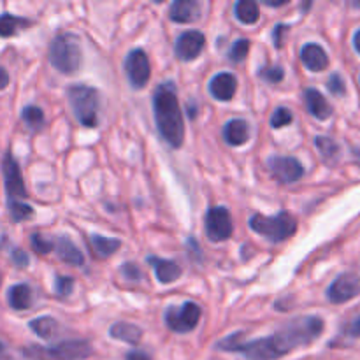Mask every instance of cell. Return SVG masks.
Wrapping results in <instances>:
<instances>
[{"label": "cell", "instance_id": "obj_1", "mask_svg": "<svg viewBox=\"0 0 360 360\" xmlns=\"http://www.w3.org/2000/svg\"><path fill=\"white\" fill-rule=\"evenodd\" d=\"M323 333V320L319 316H297L267 338L243 343L238 354L246 360H278L292 350L308 347Z\"/></svg>", "mask_w": 360, "mask_h": 360}, {"label": "cell", "instance_id": "obj_2", "mask_svg": "<svg viewBox=\"0 0 360 360\" xmlns=\"http://www.w3.org/2000/svg\"><path fill=\"white\" fill-rule=\"evenodd\" d=\"M155 123L162 139L171 148H181L185 141V122L179 108L176 86L172 83L158 84L153 95Z\"/></svg>", "mask_w": 360, "mask_h": 360}, {"label": "cell", "instance_id": "obj_3", "mask_svg": "<svg viewBox=\"0 0 360 360\" xmlns=\"http://www.w3.org/2000/svg\"><path fill=\"white\" fill-rule=\"evenodd\" d=\"M248 225L255 234L269 239L271 243H283L297 232V220L288 211H281L276 217L255 213L248 220Z\"/></svg>", "mask_w": 360, "mask_h": 360}, {"label": "cell", "instance_id": "obj_4", "mask_svg": "<svg viewBox=\"0 0 360 360\" xmlns=\"http://www.w3.org/2000/svg\"><path fill=\"white\" fill-rule=\"evenodd\" d=\"M49 62L60 74H76L81 65L79 41L74 34H62L49 46Z\"/></svg>", "mask_w": 360, "mask_h": 360}, {"label": "cell", "instance_id": "obj_5", "mask_svg": "<svg viewBox=\"0 0 360 360\" xmlns=\"http://www.w3.org/2000/svg\"><path fill=\"white\" fill-rule=\"evenodd\" d=\"M74 116L83 127L94 129L98 123V91L86 84H72L67 88Z\"/></svg>", "mask_w": 360, "mask_h": 360}, {"label": "cell", "instance_id": "obj_6", "mask_svg": "<svg viewBox=\"0 0 360 360\" xmlns=\"http://www.w3.org/2000/svg\"><path fill=\"white\" fill-rule=\"evenodd\" d=\"M27 354L34 360H86L94 354V348L90 341L70 340L53 345L49 348L32 347Z\"/></svg>", "mask_w": 360, "mask_h": 360}, {"label": "cell", "instance_id": "obj_7", "mask_svg": "<svg viewBox=\"0 0 360 360\" xmlns=\"http://www.w3.org/2000/svg\"><path fill=\"white\" fill-rule=\"evenodd\" d=\"M200 308L195 302H185L181 306H169L164 313L165 326L178 334L192 333L200 320Z\"/></svg>", "mask_w": 360, "mask_h": 360}, {"label": "cell", "instance_id": "obj_8", "mask_svg": "<svg viewBox=\"0 0 360 360\" xmlns=\"http://www.w3.org/2000/svg\"><path fill=\"white\" fill-rule=\"evenodd\" d=\"M204 224H206V236L210 241L220 243L225 241L232 236L234 231V225H232V217L229 213L227 207H211L206 213L204 218Z\"/></svg>", "mask_w": 360, "mask_h": 360}, {"label": "cell", "instance_id": "obj_9", "mask_svg": "<svg viewBox=\"0 0 360 360\" xmlns=\"http://www.w3.org/2000/svg\"><path fill=\"white\" fill-rule=\"evenodd\" d=\"M125 74L134 88H144L150 81L151 65L143 49H134L125 58Z\"/></svg>", "mask_w": 360, "mask_h": 360}, {"label": "cell", "instance_id": "obj_10", "mask_svg": "<svg viewBox=\"0 0 360 360\" xmlns=\"http://www.w3.org/2000/svg\"><path fill=\"white\" fill-rule=\"evenodd\" d=\"M360 294V276L354 273H347L338 276L336 280L330 283L329 290H327V299L333 304H345V302L352 301Z\"/></svg>", "mask_w": 360, "mask_h": 360}, {"label": "cell", "instance_id": "obj_11", "mask_svg": "<svg viewBox=\"0 0 360 360\" xmlns=\"http://www.w3.org/2000/svg\"><path fill=\"white\" fill-rule=\"evenodd\" d=\"M2 174L4 183H6V192L9 200H20L27 197V188H25L23 176H21L20 165L14 160L11 153H6L2 160Z\"/></svg>", "mask_w": 360, "mask_h": 360}, {"label": "cell", "instance_id": "obj_12", "mask_svg": "<svg viewBox=\"0 0 360 360\" xmlns=\"http://www.w3.org/2000/svg\"><path fill=\"white\" fill-rule=\"evenodd\" d=\"M267 165H269V171L273 172L274 178L283 185L299 181L304 176V167L294 157H278L276 155V157H271L267 160Z\"/></svg>", "mask_w": 360, "mask_h": 360}, {"label": "cell", "instance_id": "obj_13", "mask_svg": "<svg viewBox=\"0 0 360 360\" xmlns=\"http://www.w3.org/2000/svg\"><path fill=\"white\" fill-rule=\"evenodd\" d=\"M204 44H206L204 34L197 30L183 32L174 44L176 58L181 60V62H192V60H195L202 53Z\"/></svg>", "mask_w": 360, "mask_h": 360}, {"label": "cell", "instance_id": "obj_14", "mask_svg": "<svg viewBox=\"0 0 360 360\" xmlns=\"http://www.w3.org/2000/svg\"><path fill=\"white\" fill-rule=\"evenodd\" d=\"M236 90H238V79L231 72L217 74L210 83V94L217 101L221 102L232 101V97L236 95Z\"/></svg>", "mask_w": 360, "mask_h": 360}, {"label": "cell", "instance_id": "obj_15", "mask_svg": "<svg viewBox=\"0 0 360 360\" xmlns=\"http://www.w3.org/2000/svg\"><path fill=\"white\" fill-rule=\"evenodd\" d=\"M169 18L176 23H193L200 18V4L195 0H176L169 7Z\"/></svg>", "mask_w": 360, "mask_h": 360}, {"label": "cell", "instance_id": "obj_16", "mask_svg": "<svg viewBox=\"0 0 360 360\" xmlns=\"http://www.w3.org/2000/svg\"><path fill=\"white\" fill-rule=\"evenodd\" d=\"M304 104L309 115L316 120H329L333 116V105L327 102V98L315 88H308L304 91Z\"/></svg>", "mask_w": 360, "mask_h": 360}, {"label": "cell", "instance_id": "obj_17", "mask_svg": "<svg viewBox=\"0 0 360 360\" xmlns=\"http://www.w3.org/2000/svg\"><path fill=\"white\" fill-rule=\"evenodd\" d=\"M301 58L302 63L311 72H322L329 67V56H327L326 49L320 44H315V42H309L301 49Z\"/></svg>", "mask_w": 360, "mask_h": 360}, {"label": "cell", "instance_id": "obj_18", "mask_svg": "<svg viewBox=\"0 0 360 360\" xmlns=\"http://www.w3.org/2000/svg\"><path fill=\"white\" fill-rule=\"evenodd\" d=\"M148 264L153 267L157 280L164 285L174 283V281L181 276V267H179L174 260L158 259V257H148Z\"/></svg>", "mask_w": 360, "mask_h": 360}, {"label": "cell", "instance_id": "obj_19", "mask_svg": "<svg viewBox=\"0 0 360 360\" xmlns=\"http://www.w3.org/2000/svg\"><path fill=\"white\" fill-rule=\"evenodd\" d=\"M224 139L229 146H243L250 141V125L246 120L234 118L225 123Z\"/></svg>", "mask_w": 360, "mask_h": 360}, {"label": "cell", "instance_id": "obj_20", "mask_svg": "<svg viewBox=\"0 0 360 360\" xmlns=\"http://www.w3.org/2000/svg\"><path fill=\"white\" fill-rule=\"evenodd\" d=\"M55 250L58 253L60 260H63L65 264H70V266L81 267L84 266V255L81 253V250L70 241L69 238L62 236L55 241Z\"/></svg>", "mask_w": 360, "mask_h": 360}, {"label": "cell", "instance_id": "obj_21", "mask_svg": "<svg viewBox=\"0 0 360 360\" xmlns=\"http://www.w3.org/2000/svg\"><path fill=\"white\" fill-rule=\"evenodd\" d=\"M7 301H9V306L16 311H23V309H28L32 304H34V294H32V288L25 283H18L14 287L9 288L7 292Z\"/></svg>", "mask_w": 360, "mask_h": 360}, {"label": "cell", "instance_id": "obj_22", "mask_svg": "<svg viewBox=\"0 0 360 360\" xmlns=\"http://www.w3.org/2000/svg\"><path fill=\"white\" fill-rule=\"evenodd\" d=\"M112 340L123 341L127 345H137L143 338V329L130 322H116L115 326L109 329Z\"/></svg>", "mask_w": 360, "mask_h": 360}, {"label": "cell", "instance_id": "obj_23", "mask_svg": "<svg viewBox=\"0 0 360 360\" xmlns=\"http://www.w3.org/2000/svg\"><path fill=\"white\" fill-rule=\"evenodd\" d=\"M234 14L243 25H255L260 20L259 4L253 0H239L234 7Z\"/></svg>", "mask_w": 360, "mask_h": 360}, {"label": "cell", "instance_id": "obj_24", "mask_svg": "<svg viewBox=\"0 0 360 360\" xmlns=\"http://www.w3.org/2000/svg\"><path fill=\"white\" fill-rule=\"evenodd\" d=\"M90 239H91V246H94V250L97 252L98 257H102V259L111 257L112 253L118 252V250L122 248V241L116 238H104V236L94 234Z\"/></svg>", "mask_w": 360, "mask_h": 360}, {"label": "cell", "instance_id": "obj_25", "mask_svg": "<svg viewBox=\"0 0 360 360\" xmlns=\"http://www.w3.org/2000/svg\"><path fill=\"white\" fill-rule=\"evenodd\" d=\"M28 25H30V21L25 20V18L14 16L11 13L0 14V37H11Z\"/></svg>", "mask_w": 360, "mask_h": 360}, {"label": "cell", "instance_id": "obj_26", "mask_svg": "<svg viewBox=\"0 0 360 360\" xmlns=\"http://www.w3.org/2000/svg\"><path fill=\"white\" fill-rule=\"evenodd\" d=\"M30 329L32 333H35L42 340H51L56 330H58V322L51 316H39V319L32 320Z\"/></svg>", "mask_w": 360, "mask_h": 360}, {"label": "cell", "instance_id": "obj_27", "mask_svg": "<svg viewBox=\"0 0 360 360\" xmlns=\"http://www.w3.org/2000/svg\"><path fill=\"white\" fill-rule=\"evenodd\" d=\"M315 144L316 148H319L320 155L323 157V160L329 162V164H334V162L340 158V144L336 143V141H333L330 137H326V136H319L315 139Z\"/></svg>", "mask_w": 360, "mask_h": 360}, {"label": "cell", "instance_id": "obj_28", "mask_svg": "<svg viewBox=\"0 0 360 360\" xmlns=\"http://www.w3.org/2000/svg\"><path fill=\"white\" fill-rule=\"evenodd\" d=\"M21 118L27 123L28 129L32 130H41L44 127V112L37 105H27V108L21 111Z\"/></svg>", "mask_w": 360, "mask_h": 360}, {"label": "cell", "instance_id": "obj_29", "mask_svg": "<svg viewBox=\"0 0 360 360\" xmlns=\"http://www.w3.org/2000/svg\"><path fill=\"white\" fill-rule=\"evenodd\" d=\"M7 206H9L11 218H13V221H16V224H20V221H27L34 217V207L21 202V200H9Z\"/></svg>", "mask_w": 360, "mask_h": 360}, {"label": "cell", "instance_id": "obj_30", "mask_svg": "<svg viewBox=\"0 0 360 360\" xmlns=\"http://www.w3.org/2000/svg\"><path fill=\"white\" fill-rule=\"evenodd\" d=\"M30 246L39 255H48L51 253V250H55V241L51 238H46L41 232H34L30 236Z\"/></svg>", "mask_w": 360, "mask_h": 360}, {"label": "cell", "instance_id": "obj_31", "mask_svg": "<svg viewBox=\"0 0 360 360\" xmlns=\"http://www.w3.org/2000/svg\"><path fill=\"white\" fill-rule=\"evenodd\" d=\"M250 48H252V42H250L248 39H238V41L232 44L231 51H229V60L236 63L243 62V60L248 56Z\"/></svg>", "mask_w": 360, "mask_h": 360}, {"label": "cell", "instance_id": "obj_32", "mask_svg": "<svg viewBox=\"0 0 360 360\" xmlns=\"http://www.w3.org/2000/svg\"><path fill=\"white\" fill-rule=\"evenodd\" d=\"M292 120H294V115H292L290 109L278 108L276 111L273 112V116H271V127H273V129H283L288 123H292Z\"/></svg>", "mask_w": 360, "mask_h": 360}, {"label": "cell", "instance_id": "obj_33", "mask_svg": "<svg viewBox=\"0 0 360 360\" xmlns=\"http://www.w3.org/2000/svg\"><path fill=\"white\" fill-rule=\"evenodd\" d=\"M260 77H264L267 83L278 84L283 81L285 70L281 69L280 65H267V67H262V69H260Z\"/></svg>", "mask_w": 360, "mask_h": 360}, {"label": "cell", "instance_id": "obj_34", "mask_svg": "<svg viewBox=\"0 0 360 360\" xmlns=\"http://www.w3.org/2000/svg\"><path fill=\"white\" fill-rule=\"evenodd\" d=\"M74 290V278L70 276H56L55 278V294L58 297H67Z\"/></svg>", "mask_w": 360, "mask_h": 360}, {"label": "cell", "instance_id": "obj_35", "mask_svg": "<svg viewBox=\"0 0 360 360\" xmlns=\"http://www.w3.org/2000/svg\"><path fill=\"white\" fill-rule=\"evenodd\" d=\"M243 338V333H236V334H231V336H227L225 340H221L220 343L217 345L218 350H224V352H236L238 354V348L241 347L245 341L241 340Z\"/></svg>", "mask_w": 360, "mask_h": 360}, {"label": "cell", "instance_id": "obj_36", "mask_svg": "<svg viewBox=\"0 0 360 360\" xmlns=\"http://www.w3.org/2000/svg\"><path fill=\"white\" fill-rule=\"evenodd\" d=\"M327 88H329L330 94L336 95V97H341V95L347 94L345 79L340 76V74H333V76L329 77V81H327Z\"/></svg>", "mask_w": 360, "mask_h": 360}, {"label": "cell", "instance_id": "obj_37", "mask_svg": "<svg viewBox=\"0 0 360 360\" xmlns=\"http://www.w3.org/2000/svg\"><path fill=\"white\" fill-rule=\"evenodd\" d=\"M122 274H123V278H125V280H129V281H139L141 278H143V273H141L139 267H137L136 264H132V262L123 264Z\"/></svg>", "mask_w": 360, "mask_h": 360}, {"label": "cell", "instance_id": "obj_38", "mask_svg": "<svg viewBox=\"0 0 360 360\" xmlns=\"http://www.w3.org/2000/svg\"><path fill=\"white\" fill-rule=\"evenodd\" d=\"M11 260H13L14 266L20 267V269H23V267H27L28 262H30V260H28L27 253H25L23 250H20V248L13 250V253H11Z\"/></svg>", "mask_w": 360, "mask_h": 360}, {"label": "cell", "instance_id": "obj_39", "mask_svg": "<svg viewBox=\"0 0 360 360\" xmlns=\"http://www.w3.org/2000/svg\"><path fill=\"white\" fill-rule=\"evenodd\" d=\"M343 333L347 334L348 338H355V340H357V338H360V315L357 316V319L352 320V322L348 323L347 327H345Z\"/></svg>", "mask_w": 360, "mask_h": 360}, {"label": "cell", "instance_id": "obj_40", "mask_svg": "<svg viewBox=\"0 0 360 360\" xmlns=\"http://www.w3.org/2000/svg\"><path fill=\"white\" fill-rule=\"evenodd\" d=\"M287 25H276L273 32V41L276 48H281L283 46V32H287Z\"/></svg>", "mask_w": 360, "mask_h": 360}, {"label": "cell", "instance_id": "obj_41", "mask_svg": "<svg viewBox=\"0 0 360 360\" xmlns=\"http://www.w3.org/2000/svg\"><path fill=\"white\" fill-rule=\"evenodd\" d=\"M186 246H188V252H190V257H192L193 260H200L202 259V255H200V248L199 245H197V241L193 238L188 239V243H186Z\"/></svg>", "mask_w": 360, "mask_h": 360}, {"label": "cell", "instance_id": "obj_42", "mask_svg": "<svg viewBox=\"0 0 360 360\" xmlns=\"http://www.w3.org/2000/svg\"><path fill=\"white\" fill-rule=\"evenodd\" d=\"M125 360H151V357L146 354V352L134 350V352H129V354H127Z\"/></svg>", "mask_w": 360, "mask_h": 360}, {"label": "cell", "instance_id": "obj_43", "mask_svg": "<svg viewBox=\"0 0 360 360\" xmlns=\"http://www.w3.org/2000/svg\"><path fill=\"white\" fill-rule=\"evenodd\" d=\"M7 84H9V72L0 65V90L7 88Z\"/></svg>", "mask_w": 360, "mask_h": 360}, {"label": "cell", "instance_id": "obj_44", "mask_svg": "<svg viewBox=\"0 0 360 360\" xmlns=\"http://www.w3.org/2000/svg\"><path fill=\"white\" fill-rule=\"evenodd\" d=\"M264 4H266L267 7H281V6H287L288 0H264Z\"/></svg>", "mask_w": 360, "mask_h": 360}, {"label": "cell", "instance_id": "obj_45", "mask_svg": "<svg viewBox=\"0 0 360 360\" xmlns=\"http://www.w3.org/2000/svg\"><path fill=\"white\" fill-rule=\"evenodd\" d=\"M0 360H13L9 352H7V348L4 347V343H0Z\"/></svg>", "mask_w": 360, "mask_h": 360}, {"label": "cell", "instance_id": "obj_46", "mask_svg": "<svg viewBox=\"0 0 360 360\" xmlns=\"http://www.w3.org/2000/svg\"><path fill=\"white\" fill-rule=\"evenodd\" d=\"M354 48H355V51L360 55V30L355 32V35H354Z\"/></svg>", "mask_w": 360, "mask_h": 360}, {"label": "cell", "instance_id": "obj_47", "mask_svg": "<svg viewBox=\"0 0 360 360\" xmlns=\"http://www.w3.org/2000/svg\"><path fill=\"white\" fill-rule=\"evenodd\" d=\"M0 281H2V274H0Z\"/></svg>", "mask_w": 360, "mask_h": 360}]
</instances>
